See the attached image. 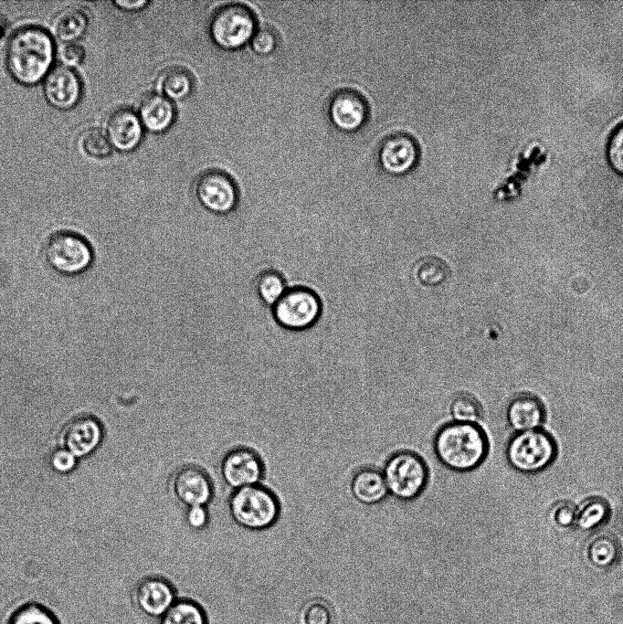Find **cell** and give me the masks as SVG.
Instances as JSON below:
<instances>
[{"instance_id": "obj_1", "label": "cell", "mask_w": 623, "mask_h": 624, "mask_svg": "<svg viewBox=\"0 0 623 624\" xmlns=\"http://www.w3.org/2000/svg\"><path fill=\"white\" fill-rule=\"evenodd\" d=\"M54 58L53 37L40 26H22L7 40L6 67L22 84L32 85L44 79L52 69Z\"/></svg>"}, {"instance_id": "obj_2", "label": "cell", "mask_w": 623, "mask_h": 624, "mask_svg": "<svg viewBox=\"0 0 623 624\" xmlns=\"http://www.w3.org/2000/svg\"><path fill=\"white\" fill-rule=\"evenodd\" d=\"M434 451L448 469L466 472L483 462L489 451V442L478 424L453 421L437 432Z\"/></svg>"}, {"instance_id": "obj_3", "label": "cell", "mask_w": 623, "mask_h": 624, "mask_svg": "<svg viewBox=\"0 0 623 624\" xmlns=\"http://www.w3.org/2000/svg\"><path fill=\"white\" fill-rule=\"evenodd\" d=\"M227 511L238 527L250 532H262L278 523L282 506L278 494L260 482L231 491Z\"/></svg>"}, {"instance_id": "obj_4", "label": "cell", "mask_w": 623, "mask_h": 624, "mask_svg": "<svg viewBox=\"0 0 623 624\" xmlns=\"http://www.w3.org/2000/svg\"><path fill=\"white\" fill-rule=\"evenodd\" d=\"M43 256L52 270L67 277L86 272L94 260L93 249L88 239L68 229L57 230L47 238Z\"/></svg>"}, {"instance_id": "obj_5", "label": "cell", "mask_w": 623, "mask_h": 624, "mask_svg": "<svg viewBox=\"0 0 623 624\" xmlns=\"http://www.w3.org/2000/svg\"><path fill=\"white\" fill-rule=\"evenodd\" d=\"M383 474L388 492L403 501L418 497L428 481L426 462L410 450H400L391 455L385 464Z\"/></svg>"}, {"instance_id": "obj_6", "label": "cell", "mask_w": 623, "mask_h": 624, "mask_svg": "<svg viewBox=\"0 0 623 624\" xmlns=\"http://www.w3.org/2000/svg\"><path fill=\"white\" fill-rule=\"evenodd\" d=\"M270 309L272 317L280 327L300 332L312 328L319 321L322 302L312 289L293 286L289 287Z\"/></svg>"}, {"instance_id": "obj_7", "label": "cell", "mask_w": 623, "mask_h": 624, "mask_svg": "<svg viewBox=\"0 0 623 624\" xmlns=\"http://www.w3.org/2000/svg\"><path fill=\"white\" fill-rule=\"evenodd\" d=\"M557 452L554 438L546 431L535 428L517 433L509 441L506 455L511 465L523 472L544 470L555 459Z\"/></svg>"}, {"instance_id": "obj_8", "label": "cell", "mask_w": 623, "mask_h": 624, "mask_svg": "<svg viewBox=\"0 0 623 624\" xmlns=\"http://www.w3.org/2000/svg\"><path fill=\"white\" fill-rule=\"evenodd\" d=\"M168 492L171 498L185 509L192 506H208L215 496L214 481L203 466L184 463L170 474Z\"/></svg>"}, {"instance_id": "obj_9", "label": "cell", "mask_w": 623, "mask_h": 624, "mask_svg": "<svg viewBox=\"0 0 623 624\" xmlns=\"http://www.w3.org/2000/svg\"><path fill=\"white\" fill-rule=\"evenodd\" d=\"M218 473L231 491L263 482L266 463L253 447L239 444L229 448L220 458Z\"/></svg>"}, {"instance_id": "obj_10", "label": "cell", "mask_w": 623, "mask_h": 624, "mask_svg": "<svg viewBox=\"0 0 623 624\" xmlns=\"http://www.w3.org/2000/svg\"><path fill=\"white\" fill-rule=\"evenodd\" d=\"M253 12L244 5L231 3L214 14L210 31L214 41L225 48H236L251 39L255 32Z\"/></svg>"}, {"instance_id": "obj_11", "label": "cell", "mask_w": 623, "mask_h": 624, "mask_svg": "<svg viewBox=\"0 0 623 624\" xmlns=\"http://www.w3.org/2000/svg\"><path fill=\"white\" fill-rule=\"evenodd\" d=\"M199 204L216 215L232 212L238 203V191L232 178L222 171L208 170L198 178L195 186Z\"/></svg>"}, {"instance_id": "obj_12", "label": "cell", "mask_w": 623, "mask_h": 624, "mask_svg": "<svg viewBox=\"0 0 623 624\" xmlns=\"http://www.w3.org/2000/svg\"><path fill=\"white\" fill-rule=\"evenodd\" d=\"M43 91L52 106L59 110H69L81 98L82 81L72 68L55 66L44 78Z\"/></svg>"}, {"instance_id": "obj_13", "label": "cell", "mask_w": 623, "mask_h": 624, "mask_svg": "<svg viewBox=\"0 0 623 624\" xmlns=\"http://www.w3.org/2000/svg\"><path fill=\"white\" fill-rule=\"evenodd\" d=\"M133 601L144 615L161 618L175 602L174 589L164 578L147 576L134 588Z\"/></svg>"}, {"instance_id": "obj_14", "label": "cell", "mask_w": 623, "mask_h": 624, "mask_svg": "<svg viewBox=\"0 0 623 624\" xmlns=\"http://www.w3.org/2000/svg\"><path fill=\"white\" fill-rule=\"evenodd\" d=\"M105 132L112 147L119 151L128 152L140 143L143 137V124L134 111L121 107L109 115Z\"/></svg>"}, {"instance_id": "obj_15", "label": "cell", "mask_w": 623, "mask_h": 624, "mask_svg": "<svg viewBox=\"0 0 623 624\" xmlns=\"http://www.w3.org/2000/svg\"><path fill=\"white\" fill-rule=\"evenodd\" d=\"M417 156V141L406 132L390 134L380 147L379 157L383 167L394 174L410 169L416 164Z\"/></svg>"}, {"instance_id": "obj_16", "label": "cell", "mask_w": 623, "mask_h": 624, "mask_svg": "<svg viewBox=\"0 0 623 624\" xmlns=\"http://www.w3.org/2000/svg\"><path fill=\"white\" fill-rule=\"evenodd\" d=\"M368 107L365 98L357 90L345 89L338 91L330 104L333 122L343 130H354L365 121Z\"/></svg>"}, {"instance_id": "obj_17", "label": "cell", "mask_w": 623, "mask_h": 624, "mask_svg": "<svg viewBox=\"0 0 623 624\" xmlns=\"http://www.w3.org/2000/svg\"><path fill=\"white\" fill-rule=\"evenodd\" d=\"M101 437L100 424L90 418H80L71 421L63 430L64 449L75 457L84 456L92 451Z\"/></svg>"}, {"instance_id": "obj_18", "label": "cell", "mask_w": 623, "mask_h": 624, "mask_svg": "<svg viewBox=\"0 0 623 624\" xmlns=\"http://www.w3.org/2000/svg\"><path fill=\"white\" fill-rule=\"evenodd\" d=\"M545 410L542 401L532 394H521L512 398L507 408V419L518 431L538 428L544 420Z\"/></svg>"}, {"instance_id": "obj_19", "label": "cell", "mask_w": 623, "mask_h": 624, "mask_svg": "<svg viewBox=\"0 0 623 624\" xmlns=\"http://www.w3.org/2000/svg\"><path fill=\"white\" fill-rule=\"evenodd\" d=\"M174 104L163 94L149 92L140 100L138 116L143 126L152 132H161L166 130L174 122Z\"/></svg>"}, {"instance_id": "obj_20", "label": "cell", "mask_w": 623, "mask_h": 624, "mask_svg": "<svg viewBox=\"0 0 623 624\" xmlns=\"http://www.w3.org/2000/svg\"><path fill=\"white\" fill-rule=\"evenodd\" d=\"M351 490L357 501L368 505L382 502L389 493L383 471L371 467L363 468L354 475Z\"/></svg>"}, {"instance_id": "obj_21", "label": "cell", "mask_w": 623, "mask_h": 624, "mask_svg": "<svg viewBox=\"0 0 623 624\" xmlns=\"http://www.w3.org/2000/svg\"><path fill=\"white\" fill-rule=\"evenodd\" d=\"M586 556L598 568H612L621 557L620 542L610 533L596 534L587 542Z\"/></svg>"}, {"instance_id": "obj_22", "label": "cell", "mask_w": 623, "mask_h": 624, "mask_svg": "<svg viewBox=\"0 0 623 624\" xmlns=\"http://www.w3.org/2000/svg\"><path fill=\"white\" fill-rule=\"evenodd\" d=\"M89 26V17L84 9L68 6L60 10L52 19V33L64 42H73L81 37Z\"/></svg>"}, {"instance_id": "obj_23", "label": "cell", "mask_w": 623, "mask_h": 624, "mask_svg": "<svg viewBox=\"0 0 623 624\" xmlns=\"http://www.w3.org/2000/svg\"><path fill=\"white\" fill-rule=\"evenodd\" d=\"M412 275L418 285L426 289H438L449 280L451 270L442 258L427 255L415 263Z\"/></svg>"}, {"instance_id": "obj_24", "label": "cell", "mask_w": 623, "mask_h": 624, "mask_svg": "<svg viewBox=\"0 0 623 624\" xmlns=\"http://www.w3.org/2000/svg\"><path fill=\"white\" fill-rule=\"evenodd\" d=\"M157 84L163 95L168 99L180 100L192 91L194 80L185 68L172 66L160 73Z\"/></svg>"}, {"instance_id": "obj_25", "label": "cell", "mask_w": 623, "mask_h": 624, "mask_svg": "<svg viewBox=\"0 0 623 624\" xmlns=\"http://www.w3.org/2000/svg\"><path fill=\"white\" fill-rule=\"evenodd\" d=\"M253 285L259 300L270 308L289 288L284 275L275 269H266L260 271L255 278Z\"/></svg>"}, {"instance_id": "obj_26", "label": "cell", "mask_w": 623, "mask_h": 624, "mask_svg": "<svg viewBox=\"0 0 623 624\" xmlns=\"http://www.w3.org/2000/svg\"><path fill=\"white\" fill-rule=\"evenodd\" d=\"M610 516V506L601 497H591L577 508L576 527L584 531L595 530L605 524Z\"/></svg>"}, {"instance_id": "obj_27", "label": "cell", "mask_w": 623, "mask_h": 624, "mask_svg": "<svg viewBox=\"0 0 623 624\" xmlns=\"http://www.w3.org/2000/svg\"><path fill=\"white\" fill-rule=\"evenodd\" d=\"M450 414L456 422L477 424L483 415L480 402L468 392L453 396L449 404Z\"/></svg>"}, {"instance_id": "obj_28", "label": "cell", "mask_w": 623, "mask_h": 624, "mask_svg": "<svg viewBox=\"0 0 623 624\" xmlns=\"http://www.w3.org/2000/svg\"><path fill=\"white\" fill-rule=\"evenodd\" d=\"M159 624H206L203 609L195 602L175 600L160 618Z\"/></svg>"}, {"instance_id": "obj_29", "label": "cell", "mask_w": 623, "mask_h": 624, "mask_svg": "<svg viewBox=\"0 0 623 624\" xmlns=\"http://www.w3.org/2000/svg\"><path fill=\"white\" fill-rule=\"evenodd\" d=\"M79 143L86 154L96 158L106 157L112 150L105 131L98 127L84 130L79 136Z\"/></svg>"}, {"instance_id": "obj_30", "label": "cell", "mask_w": 623, "mask_h": 624, "mask_svg": "<svg viewBox=\"0 0 623 624\" xmlns=\"http://www.w3.org/2000/svg\"><path fill=\"white\" fill-rule=\"evenodd\" d=\"M8 624H58V622L47 608L32 603L18 608Z\"/></svg>"}, {"instance_id": "obj_31", "label": "cell", "mask_w": 623, "mask_h": 624, "mask_svg": "<svg viewBox=\"0 0 623 624\" xmlns=\"http://www.w3.org/2000/svg\"><path fill=\"white\" fill-rule=\"evenodd\" d=\"M301 619L303 624H331L332 609L324 600L312 599L304 606Z\"/></svg>"}, {"instance_id": "obj_32", "label": "cell", "mask_w": 623, "mask_h": 624, "mask_svg": "<svg viewBox=\"0 0 623 624\" xmlns=\"http://www.w3.org/2000/svg\"><path fill=\"white\" fill-rule=\"evenodd\" d=\"M550 517L557 527L565 529L576 526L577 507L568 501L558 502L552 507Z\"/></svg>"}, {"instance_id": "obj_33", "label": "cell", "mask_w": 623, "mask_h": 624, "mask_svg": "<svg viewBox=\"0 0 623 624\" xmlns=\"http://www.w3.org/2000/svg\"><path fill=\"white\" fill-rule=\"evenodd\" d=\"M607 153L610 166L623 175V123L611 134Z\"/></svg>"}, {"instance_id": "obj_34", "label": "cell", "mask_w": 623, "mask_h": 624, "mask_svg": "<svg viewBox=\"0 0 623 624\" xmlns=\"http://www.w3.org/2000/svg\"><path fill=\"white\" fill-rule=\"evenodd\" d=\"M251 46L259 54H269L277 46V34L274 29L264 26L255 30L251 37Z\"/></svg>"}, {"instance_id": "obj_35", "label": "cell", "mask_w": 623, "mask_h": 624, "mask_svg": "<svg viewBox=\"0 0 623 624\" xmlns=\"http://www.w3.org/2000/svg\"><path fill=\"white\" fill-rule=\"evenodd\" d=\"M185 510V521L190 529L200 532L209 526L211 518L208 506H192Z\"/></svg>"}, {"instance_id": "obj_36", "label": "cell", "mask_w": 623, "mask_h": 624, "mask_svg": "<svg viewBox=\"0 0 623 624\" xmlns=\"http://www.w3.org/2000/svg\"><path fill=\"white\" fill-rule=\"evenodd\" d=\"M85 55L84 47L77 41L65 42L58 49V58L62 65L72 69L84 60Z\"/></svg>"}, {"instance_id": "obj_37", "label": "cell", "mask_w": 623, "mask_h": 624, "mask_svg": "<svg viewBox=\"0 0 623 624\" xmlns=\"http://www.w3.org/2000/svg\"><path fill=\"white\" fill-rule=\"evenodd\" d=\"M75 458L69 450L59 449L52 457V465L59 471H68L74 467Z\"/></svg>"}, {"instance_id": "obj_38", "label": "cell", "mask_w": 623, "mask_h": 624, "mask_svg": "<svg viewBox=\"0 0 623 624\" xmlns=\"http://www.w3.org/2000/svg\"><path fill=\"white\" fill-rule=\"evenodd\" d=\"M113 3L120 8L125 10H137L144 6L146 0H115Z\"/></svg>"}]
</instances>
